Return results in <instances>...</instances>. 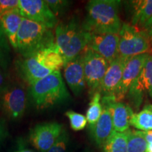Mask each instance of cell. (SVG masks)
I'll return each mask as SVG.
<instances>
[{
  "label": "cell",
  "instance_id": "cell-1",
  "mask_svg": "<svg viewBox=\"0 0 152 152\" xmlns=\"http://www.w3.org/2000/svg\"><path fill=\"white\" fill-rule=\"evenodd\" d=\"M121 4L118 0L89 1L82 26L92 35L119 34L123 24L119 14Z\"/></svg>",
  "mask_w": 152,
  "mask_h": 152
},
{
  "label": "cell",
  "instance_id": "cell-2",
  "mask_svg": "<svg viewBox=\"0 0 152 152\" xmlns=\"http://www.w3.org/2000/svg\"><path fill=\"white\" fill-rule=\"evenodd\" d=\"M55 42L64 60V64L79 56L86 49L92 34L82 26L77 16L59 22L55 28Z\"/></svg>",
  "mask_w": 152,
  "mask_h": 152
},
{
  "label": "cell",
  "instance_id": "cell-3",
  "mask_svg": "<svg viewBox=\"0 0 152 152\" xmlns=\"http://www.w3.org/2000/svg\"><path fill=\"white\" fill-rule=\"evenodd\" d=\"M34 106L43 110L64 104L71 99L60 71H54L30 86Z\"/></svg>",
  "mask_w": 152,
  "mask_h": 152
},
{
  "label": "cell",
  "instance_id": "cell-4",
  "mask_svg": "<svg viewBox=\"0 0 152 152\" xmlns=\"http://www.w3.org/2000/svg\"><path fill=\"white\" fill-rule=\"evenodd\" d=\"M56 45L52 30L27 18H23L17 34L16 52L22 57H33L42 49Z\"/></svg>",
  "mask_w": 152,
  "mask_h": 152
},
{
  "label": "cell",
  "instance_id": "cell-5",
  "mask_svg": "<svg viewBox=\"0 0 152 152\" xmlns=\"http://www.w3.org/2000/svg\"><path fill=\"white\" fill-rule=\"evenodd\" d=\"M118 35L119 56L129 58L152 52V39L135 26L123 23Z\"/></svg>",
  "mask_w": 152,
  "mask_h": 152
},
{
  "label": "cell",
  "instance_id": "cell-6",
  "mask_svg": "<svg viewBox=\"0 0 152 152\" xmlns=\"http://www.w3.org/2000/svg\"><path fill=\"white\" fill-rule=\"evenodd\" d=\"M28 94L23 87L10 84L0 92V111L11 121L23 116L28 105Z\"/></svg>",
  "mask_w": 152,
  "mask_h": 152
},
{
  "label": "cell",
  "instance_id": "cell-7",
  "mask_svg": "<svg viewBox=\"0 0 152 152\" xmlns=\"http://www.w3.org/2000/svg\"><path fill=\"white\" fill-rule=\"evenodd\" d=\"M83 68L85 81L91 96L99 90L110 63L90 49H87L83 53Z\"/></svg>",
  "mask_w": 152,
  "mask_h": 152
},
{
  "label": "cell",
  "instance_id": "cell-8",
  "mask_svg": "<svg viewBox=\"0 0 152 152\" xmlns=\"http://www.w3.org/2000/svg\"><path fill=\"white\" fill-rule=\"evenodd\" d=\"M17 11L23 18L43 25L51 30L59 23L44 0H18Z\"/></svg>",
  "mask_w": 152,
  "mask_h": 152
},
{
  "label": "cell",
  "instance_id": "cell-9",
  "mask_svg": "<svg viewBox=\"0 0 152 152\" xmlns=\"http://www.w3.org/2000/svg\"><path fill=\"white\" fill-rule=\"evenodd\" d=\"M145 96L152 98V54L148 56L125 97L134 109L139 110Z\"/></svg>",
  "mask_w": 152,
  "mask_h": 152
},
{
  "label": "cell",
  "instance_id": "cell-10",
  "mask_svg": "<svg viewBox=\"0 0 152 152\" xmlns=\"http://www.w3.org/2000/svg\"><path fill=\"white\" fill-rule=\"evenodd\" d=\"M64 128L57 122H47L34 126L29 132L28 140L39 152H47L55 143Z\"/></svg>",
  "mask_w": 152,
  "mask_h": 152
},
{
  "label": "cell",
  "instance_id": "cell-11",
  "mask_svg": "<svg viewBox=\"0 0 152 152\" xmlns=\"http://www.w3.org/2000/svg\"><path fill=\"white\" fill-rule=\"evenodd\" d=\"M149 55L144 54L128 58L123 70L121 80L113 96L116 102H121L125 98L131 85L140 75L144 63Z\"/></svg>",
  "mask_w": 152,
  "mask_h": 152
},
{
  "label": "cell",
  "instance_id": "cell-12",
  "mask_svg": "<svg viewBox=\"0 0 152 152\" xmlns=\"http://www.w3.org/2000/svg\"><path fill=\"white\" fill-rule=\"evenodd\" d=\"M131 25L147 33L152 39V0L128 1Z\"/></svg>",
  "mask_w": 152,
  "mask_h": 152
},
{
  "label": "cell",
  "instance_id": "cell-13",
  "mask_svg": "<svg viewBox=\"0 0 152 152\" xmlns=\"http://www.w3.org/2000/svg\"><path fill=\"white\" fill-rule=\"evenodd\" d=\"M102 104H105L111 112L114 130L118 132L128 131L134 113L132 107L122 102H116L113 96H102Z\"/></svg>",
  "mask_w": 152,
  "mask_h": 152
},
{
  "label": "cell",
  "instance_id": "cell-14",
  "mask_svg": "<svg viewBox=\"0 0 152 152\" xmlns=\"http://www.w3.org/2000/svg\"><path fill=\"white\" fill-rule=\"evenodd\" d=\"M118 34L92 35L87 49L100 55L109 63L119 56Z\"/></svg>",
  "mask_w": 152,
  "mask_h": 152
},
{
  "label": "cell",
  "instance_id": "cell-15",
  "mask_svg": "<svg viewBox=\"0 0 152 152\" xmlns=\"http://www.w3.org/2000/svg\"><path fill=\"white\" fill-rule=\"evenodd\" d=\"M64 74L66 83L73 94L76 96H80L87 87L83 53L64 64Z\"/></svg>",
  "mask_w": 152,
  "mask_h": 152
},
{
  "label": "cell",
  "instance_id": "cell-16",
  "mask_svg": "<svg viewBox=\"0 0 152 152\" xmlns=\"http://www.w3.org/2000/svg\"><path fill=\"white\" fill-rule=\"evenodd\" d=\"M16 71L23 81L30 86L52 73L34 57H21L15 63Z\"/></svg>",
  "mask_w": 152,
  "mask_h": 152
},
{
  "label": "cell",
  "instance_id": "cell-17",
  "mask_svg": "<svg viewBox=\"0 0 152 152\" xmlns=\"http://www.w3.org/2000/svg\"><path fill=\"white\" fill-rule=\"evenodd\" d=\"M128 58L118 56L109 64L99 92L102 96H113L120 82Z\"/></svg>",
  "mask_w": 152,
  "mask_h": 152
},
{
  "label": "cell",
  "instance_id": "cell-18",
  "mask_svg": "<svg viewBox=\"0 0 152 152\" xmlns=\"http://www.w3.org/2000/svg\"><path fill=\"white\" fill-rule=\"evenodd\" d=\"M102 115L94 126L88 128L91 138L97 147L102 148L114 131L113 120L109 108L102 104Z\"/></svg>",
  "mask_w": 152,
  "mask_h": 152
},
{
  "label": "cell",
  "instance_id": "cell-19",
  "mask_svg": "<svg viewBox=\"0 0 152 152\" xmlns=\"http://www.w3.org/2000/svg\"><path fill=\"white\" fill-rule=\"evenodd\" d=\"M42 66L52 72L59 71L64 66V60L56 45L37 52L33 56Z\"/></svg>",
  "mask_w": 152,
  "mask_h": 152
},
{
  "label": "cell",
  "instance_id": "cell-20",
  "mask_svg": "<svg viewBox=\"0 0 152 152\" xmlns=\"http://www.w3.org/2000/svg\"><path fill=\"white\" fill-rule=\"evenodd\" d=\"M23 18L16 9V11L5 14L0 20V28L15 50L17 48V34Z\"/></svg>",
  "mask_w": 152,
  "mask_h": 152
},
{
  "label": "cell",
  "instance_id": "cell-21",
  "mask_svg": "<svg viewBox=\"0 0 152 152\" xmlns=\"http://www.w3.org/2000/svg\"><path fill=\"white\" fill-rule=\"evenodd\" d=\"M130 131L118 132L114 130L102 147L103 152H127Z\"/></svg>",
  "mask_w": 152,
  "mask_h": 152
},
{
  "label": "cell",
  "instance_id": "cell-22",
  "mask_svg": "<svg viewBox=\"0 0 152 152\" xmlns=\"http://www.w3.org/2000/svg\"><path fill=\"white\" fill-rule=\"evenodd\" d=\"M130 125L140 131L152 130V104H147L138 113L133 114Z\"/></svg>",
  "mask_w": 152,
  "mask_h": 152
},
{
  "label": "cell",
  "instance_id": "cell-23",
  "mask_svg": "<svg viewBox=\"0 0 152 152\" xmlns=\"http://www.w3.org/2000/svg\"><path fill=\"white\" fill-rule=\"evenodd\" d=\"M102 95L99 92H96L93 94L89 103L88 109L86 112V118L88 123V128L94 126L97 122L102 115Z\"/></svg>",
  "mask_w": 152,
  "mask_h": 152
},
{
  "label": "cell",
  "instance_id": "cell-24",
  "mask_svg": "<svg viewBox=\"0 0 152 152\" xmlns=\"http://www.w3.org/2000/svg\"><path fill=\"white\" fill-rule=\"evenodd\" d=\"M10 44L0 28V69H8L11 63Z\"/></svg>",
  "mask_w": 152,
  "mask_h": 152
},
{
  "label": "cell",
  "instance_id": "cell-25",
  "mask_svg": "<svg viewBox=\"0 0 152 152\" xmlns=\"http://www.w3.org/2000/svg\"><path fill=\"white\" fill-rule=\"evenodd\" d=\"M147 142L137 131H130L127 152H147Z\"/></svg>",
  "mask_w": 152,
  "mask_h": 152
},
{
  "label": "cell",
  "instance_id": "cell-26",
  "mask_svg": "<svg viewBox=\"0 0 152 152\" xmlns=\"http://www.w3.org/2000/svg\"><path fill=\"white\" fill-rule=\"evenodd\" d=\"M66 117L68 118L70 125L72 130L80 131L83 130L86 127L87 121L86 116L83 114L69 110L65 113Z\"/></svg>",
  "mask_w": 152,
  "mask_h": 152
},
{
  "label": "cell",
  "instance_id": "cell-27",
  "mask_svg": "<svg viewBox=\"0 0 152 152\" xmlns=\"http://www.w3.org/2000/svg\"><path fill=\"white\" fill-rule=\"evenodd\" d=\"M49 9L57 18L61 16L69 9L71 1L66 0H45Z\"/></svg>",
  "mask_w": 152,
  "mask_h": 152
},
{
  "label": "cell",
  "instance_id": "cell-28",
  "mask_svg": "<svg viewBox=\"0 0 152 152\" xmlns=\"http://www.w3.org/2000/svg\"><path fill=\"white\" fill-rule=\"evenodd\" d=\"M70 147V135L65 128L55 143L47 152H68Z\"/></svg>",
  "mask_w": 152,
  "mask_h": 152
},
{
  "label": "cell",
  "instance_id": "cell-29",
  "mask_svg": "<svg viewBox=\"0 0 152 152\" xmlns=\"http://www.w3.org/2000/svg\"><path fill=\"white\" fill-rule=\"evenodd\" d=\"M18 0H0V20L8 13L18 9Z\"/></svg>",
  "mask_w": 152,
  "mask_h": 152
},
{
  "label": "cell",
  "instance_id": "cell-30",
  "mask_svg": "<svg viewBox=\"0 0 152 152\" xmlns=\"http://www.w3.org/2000/svg\"><path fill=\"white\" fill-rule=\"evenodd\" d=\"M9 137V130L7 128L6 121L3 118H0V148L5 142V140Z\"/></svg>",
  "mask_w": 152,
  "mask_h": 152
},
{
  "label": "cell",
  "instance_id": "cell-31",
  "mask_svg": "<svg viewBox=\"0 0 152 152\" xmlns=\"http://www.w3.org/2000/svg\"><path fill=\"white\" fill-rule=\"evenodd\" d=\"M10 84L9 75L7 70L0 69V92Z\"/></svg>",
  "mask_w": 152,
  "mask_h": 152
},
{
  "label": "cell",
  "instance_id": "cell-32",
  "mask_svg": "<svg viewBox=\"0 0 152 152\" xmlns=\"http://www.w3.org/2000/svg\"><path fill=\"white\" fill-rule=\"evenodd\" d=\"M137 132L142 136L148 144H152V130L150 131H140L137 130Z\"/></svg>",
  "mask_w": 152,
  "mask_h": 152
},
{
  "label": "cell",
  "instance_id": "cell-33",
  "mask_svg": "<svg viewBox=\"0 0 152 152\" xmlns=\"http://www.w3.org/2000/svg\"><path fill=\"white\" fill-rule=\"evenodd\" d=\"M19 144H20V145H19L18 149L16 150V151H12V152H35V151H33V150L32 149H26V148H25L24 144L23 143V142H20Z\"/></svg>",
  "mask_w": 152,
  "mask_h": 152
},
{
  "label": "cell",
  "instance_id": "cell-34",
  "mask_svg": "<svg viewBox=\"0 0 152 152\" xmlns=\"http://www.w3.org/2000/svg\"><path fill=\"white\" fill-rule=\"evenodd\" d=\"M147 152H152V144H149L147 145Z\"/></svg>",
  "mask_w": 152,
  "mask_h": 152
}]
</instances>
